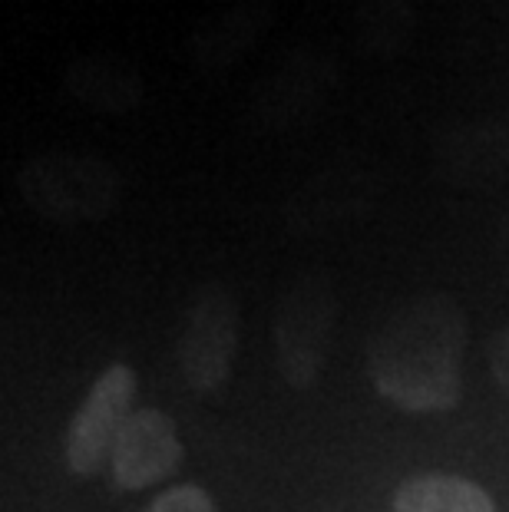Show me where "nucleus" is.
Returning <instances> with one entry per match:
<instances>
[{
	"mask_svg": "<svg viewBox=\"0 0 509 512\" xmlns=\"http://www.w3.org/2000/svg\"><path fill=\"white\" fill-rule=\"evenodd\" d=\"M182 463V443L169 413L156 407H139L126 420L123 433L113 446L110 473L119 489H146L169 479Z\"/></svg>",
	"mask_w": 509,
	"mask_h": 512,
	"instance_id": "9",
	"label": "nucleus"
},
{
	"mask_svg": "<svg viewBox=\"0 0 509 512\" xmlns=\"http://www.w3.org/2000/svg\"><path fill=\"white\" fill-rule=\"evenodd\" d=\"M377 199H381V172L364 162H334L288 195L285 225L298 235H324L361 222Z\"/></svg>",
	"mask_w": 509,
	"mask_h": 512,
	"instance_id": "6",
	"label": "nucleus"
},
{
	"mask_svg": "<svg viewBox=\"0 0 509 512\" xmlns=\"http://www.w3.org/2000/svg\"><path fill=\"white\" fill-rule=\"evenodd\" d=\"M136 387V370L129 364H110L93 380L67 430V466L77 476H93L110 463L119 433L133 417Z\"/></svg>",
	"mask_w": 509,
	"mask_h": 512,
	"instance_id": "7",
	"label": "nucleus"
},
{
	"mask_svg": "<svg viewBox=\"0 0 509 512\" xmlns=\"http://www.w3.org/2000/svg\"><path fill=\"white\" fill-rule=\"evenodd\" d=\"M394 512H496V503L467 476L420 473L394 489Z\"/></svg>",
	"mask_w": 509,
	"mask_h": 512,
	"instance_id": "12",
	"label": "nucleus"
},
{
	"mask_svg": "<svg viewBox=\"0 0 509 512\" xmlns=\"http://www.w3.org/2000/svg\"><path fill=\"white\" fill-rule=\"evenodd\" d=\"M338 67L321 50H288L252 86V116L265 129H295L331 100Z\"/></svg>",
	"mask_w": 509,
	"mask_h": 512,
	"instance_id": "4",
	"label": "nucleus"
},
{
	"mask_svg": "<svg viewBox=\"0 0 509 512\" xmlns=\"http://www.w3.org/2000/svg\"><path fill=\"white\" fill-rule=\"evenodd\" d=\"M486 357H490V370L496 377V384L509 400V328H500L490 341H486Z\"/></svg>",
	"mask_w": 509,
	"mask_h": 512,
	"instance_id": "15",
	"label": "nucleus"
},
{
	"mask_svg": "<svg viewBox=\"0 0 509 512\" xmlns=\"http://www.w3.org/2000/svg\"><path fill=\"white\" fill-rule=\"evenodd\" d=\"M63 90L80 106L103 116L133 113L146 100V80L129 57L116 53H86L67 63Z\"/></svg>",
	"mask_w": 509,
	"mask_h": 512,
	"instance_id": "10",
	"label": "nucleus"
},
{
	"mask_svg": "<svg viewBox=\"0 0 509 512\" xmlns=\"http://www.w3.org/2000/svg\"><path fill=\"white\" fill-rule=\"evenodd\" d=\"M238 347V308L232 291L209 281L192 294L179 334V370L199 394L219 390L232 374Z\"/></svg>",
	"mask_w": 509,
	"mask_h": 512,
	"instance_id": "5",
	"label": "nucleus"
},
{
	"mask_svg": "<svg viewBox=\"0 0 509 512\" xmlns=\"http://www.w3.org/2000/svg\"><path fill=\"white\" fill-rule=\"evenodd\" d=\"M268 24H272V7L265 0H235L192 30L189 57L199 70H229L248 57Z\"/></svg>",
	"mask_w": 509,
	"mask_h": 512,
	"instance_id": "11",
	"label": "nucleus"
},
{
	"mask_svg": "<svg viewBox=\"0 0 509 512\" xmlns=\"http://www.w3.org/2000/svg\"><path fill=\"white\" fill-rule=\"evenodd\" d=\"M433 159L440 176L457 189L500 185L509 176V119H457L437 136Z\"/></svg>",
	"mask_w": 509,
	"mask_h": 512,
	"instance_id": "8",
	"label": "nucleus"
},
{
	"mask_svg": "<svg viewBox=\"0 0 509 512\" xmlns=\"http://www.w3.org/2000/svg\"><path fill=\"white\" fill-rule=\"evenodd\" d=\"M334 291L318 271L288 281L275 308V364L291 387L305 390L321 377L334 337Z\"/></svg>",
	"mask_w": 509,
	"mask_h": 512,
	"instance_id": "3",
	"label": "nucleus"
},
{
	"mask_svg": "<svg viewBox=\"0 0 509 512\" xmlns=\"http://www.w3.org/2000/svg\"><path fill=\"white\" fill-rule=\"evenodd\" d=\"M17 189L40 219L80 225L100 222L116 209L123 195V176L100 156L47 152L20 166Z\"/></svg>",
	"mask_w": 509,
	"mask_h": 512,
	"instance_id": "2",
	"label": "nucleus"
},
{
	"mask_svg": "<svg viewBox=\"0 0 509 512\" xmlns=\"http://www.w3.org/2000/svg\"><path fill=\"white\" fill-rule=\"evenodd\" d=\"M506 245H509V222H506Z\"/></svg>",
	"mask_w": 509,
	"mask_h": 512,
	"instance_id": "16",
	"label": "nucleus"
},
{
	"mask_svg": "<svg viewBox=\"0 0 509 512\" xmlns=\"http://www.w3.org/2000/svg\"><path fill=\"white\" fill-rule=\"evenodd\" d=\"M354 30L361 47L374 60H394L414 40L417 30L414 0H357Z\"/></svg>",
	"mask_w": 509,
	"mask_h": 512,
	"instance_id": "13",
	"label": "nucleus"
},
{
	"mask_svg": "<svg viewBox=\"0 0 509 512\" xmlns=\"http://www.w3.org/2000/svg\"><path fill=\"white\" fill-rule=\"evenodd\" d=\"M143 512H219L212 503V496L202 486L186 483V486H172L149 503Z\"/></svg>",
	"mask_w": 509,
	"mask_h": 512,
	"instance_id": "14",
	"label": "nucleus"
},
{
	"mask_svg": "<svg viewBox=\"0 0 509 512\" xmlns=\"http://www.w3.org/2000/svg\"><path fill=\"white\" fill-rule=\"evenodd\" d=\"M467 314L447 294L410 298L387 314L367 344L377 394L414 413L457 407L463 394Z\"/></svg>",
	"mask_w": 509,
	"mask_h": 512,
	"instance_id": "1",
	"label": "nucleus"
}]
</instances>
